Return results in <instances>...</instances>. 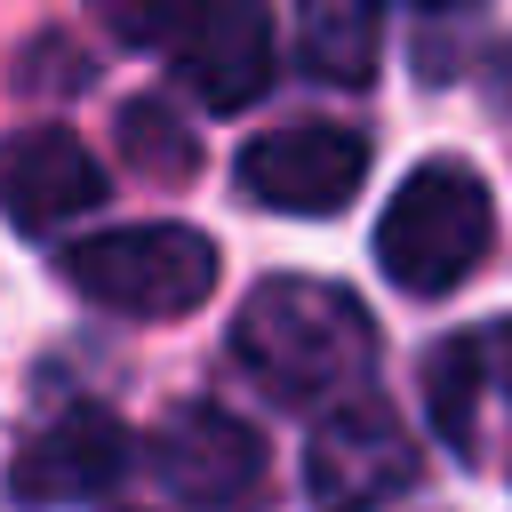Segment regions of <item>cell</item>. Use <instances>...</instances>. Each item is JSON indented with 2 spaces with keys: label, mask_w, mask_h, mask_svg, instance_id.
Segmentation results:
<instances>
[{
  "label": "cell",
  "mask_w": 512,
  "mask_h": 512,
  "mask_svg": "<svg viewBox=\"0 0 512 512\" xmlns=\"http://www.w3.org/2000/svg\"><path fill=\"white\" fill-rule=\"evenodd\" d=\"M232 360L288 408H312V400L344 408V392L376 360V328H368L360 296H344L336 280L280 272V280L248 288V304L232 320Z\"/></svg>",
  "instance_id": "cell-1"
},
{
  "label": "cell",
  "mask_w": 512,
  "mask_h": 512,
  "mask_svg": "<svg viewBox=\"0 0 512 512\" xmlns=\"http://www.w3.org/2000/svg\"><path fill=\"white\" fill-rule=\"evenodd\" d=\"M488 232H496V208H488V184L456 160H424L384 224H376V264L392 288L408 296H448L456 280H472V264L488 256Z\"/></svg>",
  "instance_id": "cell-2"
},
{
  "label": "cell",
  "mask_w": 512,
  "mask_h": 512,
  "mask_svg": "<svg viewBox=\"0 0 512 512\" xmlns=\"http://www.w3.org/2000/svg\"><path fill=\"white\" fill-rule=\"evenodd\" d=\"M64 280L80 296H96L104 312H136V320H176L192 304H208L216 288V240L192 224H112L64 248Z\"/></svg>",
  "instance_id": "cell-3"
},
{
  "label": "cell",
  "mask_w": 512,
  "mask_h": 512,
  "mask_svg": "<svg viewBox=\"0 0 512 512\" xmlns=\"http://www.w3.org/2000/svg\"><path fill=\"white\" fill-rule=\"evenodd\" d=\"M304 488L320 512H384L392 496L416 488V448L400 432L392 408L376 400H344L312 424L304 440Z\"/></svg>",
  "instance_id": "cell-4"
},
{
  "label": "cell",
  "mask_w": 512,
  "mask_h": 512,
  "mask_svg": "<svg viewBox=\"0 0 512 512\" xmlns=\"http://www.w3.org/2000/svg\"><path fill=\"white\" fill-rule=\"evenodd\" d=\"M368 176V144L336 120H288L264 128L240 152V192L272 216H336Z\"/></svg>",
  "instance_id": "cell-5"
},
{
  "label": "cell",
  "mask_w": 512,
  "mask_h": 512,
  "mask_svg": "<svg viewBox=\"0 0 512 512\" xmlns=\"http://www.w3.org/2000/svg\"><path fill=\"white\" fill-rule=\"evenodd\" d=\"M128 472V424L112 416V408H64V416H48L24 448H16V464H8V488L24 496V504H88V496H104L112 480Z\"/></svg>",
  "instance_id": "cell-6"
},
{
  "label": "cell",
  "mask_w": 512,
  "mask_h": 512,
  "mask_svg": "<svg viewBox=\"0 0 512 512\" xmlns=\"http://www.w3.org/2000/svg\"><path fill=\"white\" fill-rule=\"evenodd\" d=\"M104 200V168L72 128H16L0 144V216L16 232H64Z\"/></svg>",
  "instance_id": "cell-7"
},
{
  "label": "cell",
  "mask_w": 512,
  "mask_h": 512,
  "mask_svg": "<svg viewBox=\"0 0 512 512\" xmlns=\"http://www.w3.org/2000/svg\"><path fill=\"white\" fill-rule=\"evenodd\" d=\"M176 72L208 112L256 104L272 88V16H264V0H208L176 40Z\"/></svg>",
  "instance_id": "cell-8"
},
{
  "label": "cell",
  "mask_w": 512,
  "mask_h": 512,
  "mask_svg": "<svg viewBox=\"0 0 512 512\" xmlns=\"http://www.w3.org/2000/svg\"><path fill=\"white\" fill-rule=\"evenodd\" d=\"M152 464H160L168 496H184V504H240V496L264 480V440H256L240 416L192 400V408H176V416L160 424Z\"/></svg>",
  "instance_id": "cell-9"
},
{
  "label": "cell",
  "mask_w": 512,
  "mask_h": 512,
  "mask_svg": "<svg viewBox=\"0 0 512 512\" xmlns=\"http://www.w3.org/2000/svg\"><path fill=\"white\" fill-rule=\"evenodd\" d=\"M376 40H384V0H296V48L320 80L360 88L376 72Z\"/></svg>",
  "instance_id": "cell-10"
},
{
  "label": "cell",
  "mask_w": 512,
  "mask_h": 512,
  "mask_svg": "<svg viewBox=\"0 0 512 512\" xmlns=\"http://www.w3.org/2000/svg\"><path fill=\"white\" fill-rule=\"evenodd\" d=\"M480 384H488L480 336H456L424 360V400H432V424L448 432V448H480Z\"/></svg>",
  "instance_id": "cell-11"
},
{
  "label": "cell",
  "mask_w": 512,
  "mask_h": 512,
  "mask_svg": "<svg viewBox=\"0 0 512 512\" xmlns=\"http://www.w3.org/2000/svg\"><path fill=\"white\" fill-rule=\"evenodd\" d=\"M120 152H128L144 176H192V160H200L192 128H176V112H168V104H152V96L120 112Z\"/></svg>",
  "instance_id": "cell-12"
},
{
  "label": "cell",
  "mask_w": 512,
  "mask_h": 512,
  "mask_svg": "<svg viewBox=\"0 0 512 512\" xmlns=\"http://www.w3.org/2000/svg\"><path fill=\"white\" fill-rule=\"evenodd\" d=\"M208 0H96V16H104V32L112 40H128V48H176L184 40V24L200 16Z\"/></svg>",
  "instance_id": "cell-13"
},
{
  "label": "cell",
  "mask_w": 512,
  "mask_h": 512,
  "mask_svg": "<svg viewBox=\"0 0 512 512\" xmlns=\"http://www.w3.org/2000/svg\"><path fill=\"white\" fill-rule=\"evenodd\" d=\"M408 8H456V0H408Z\"/></svg>",
  "instance_id": "cell-14"
},
{
  "label": "cell",
  "mask_w": 512,
  "mask_h": 512,
  "mask_svg": "<svg viewBox=\"0 0 512 512\" xmlns=\"http://www.w3.org/2000/svg\"><path fill=\"white\" fill-rule=\"evenodd\" d=\"M504 88H512V56H504Z\"/></svg>",
  "instance_id": "cell-15"
}]
</instances>
